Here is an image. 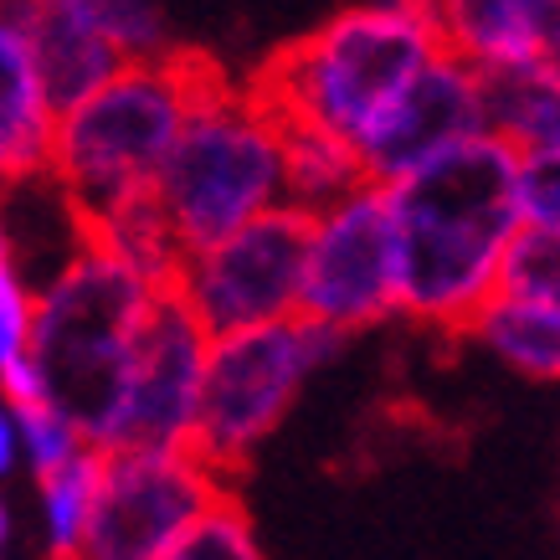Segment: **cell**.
I'll return each mask as SVG.
<instances>
[{"label":"cell","instance_id":"obj_1","mask_svg":"<svg viewBox=\"0 0 560 560\" xmlns=\"http://www.w3.org/2000/svg\"><path fill=\"white\" fill-rule=\"evenodd\" d=\"M520 154L499 135L463 144L432 171L390 190L401 232V314L432 329H474L499 299L514 237L525 232L514 201Z\"/></svg>","mask_w":560,"mask_h":560},{"label":"cell","instance_id":"obj_2","mask_svg":"<svg viewBox=\"0 0 560 560\" xmlns=\"http://www.w3.org/2000/svg\"><path fill=\"white\" fill-rule=\"evenodd\" d=\"M442 57V36L422 0H371L293 42L253 78V93L278 119H304L360 139Z\"/></svg>","mask_w":560,"mask_h":560},{"label":"cell","instance_id":"obj_3","mask_svg":"<svg viewBox=\"0 0 560 560\" xmlns=\"http://www.w3.org/2000/svg\"><path fill=\"white\" fill-rule=\"evenodd\" d=\"M217 72V62L196 51L129 62L114 83H103L93 98L57 119L51 180L62 186L78 226H93L139 196H154L165 160L175 154L186 119Z\"/></svg>","mask_w":560,"mask_h":560},{"label":"cell","instance_id":"obj_4","mask_svg":"<svg viewBox=\"0 0 560 560\" xmlns=\"http://www.w3.org/2000/svg\"><path fill=\"white\" fill-rule=\"evenodd\" d=\"M154 201L175 226L186 257L289 206L283 124L253 93V83L232 88L226 72L206 83L186 135L160 171Z\"/></svg>","mask_w":560,"mask_h":560},{"label":"cell","instance_id":"obj_5","mask_svg":"<svg viewBox=\"0 0 560 560\" xmlns=\"http://www.w3.org/2000/svg\"><path fill=\"white\" fill-rule=\"evenodd\" d=\"M154 293L165 289H150L119 257H108L83 237L62 272L36 293L32 360L47 375L51 407H62L78 422L88 447H98L108 432L129 345L150 314Z\"/></svg>","mask_w":560,"mask_h":560},{"label":"cell","instance_id":"obj_6","mask_svg":"<svg viewBox=\"0 0 560 560\" xmlns=\"http://www.w3.org/2000/svg\"><path fill=\"white\" fill-rule=\"evenodd\" d=\"M345 335L314 319H283L268 329H242L211 340L201 390V427H196V458L232 478L272 438V427L289 417L299 390L324 360L340 355Z\"/></svg>","mask_w":560,"mask_h":560},{"label":"cell","instance_id":"obj_7","mask_svg":"<svg viewBox=\"0 0 560 560\" xmlns=\"http://www.w3.org/2000/svg\"><path fill=\"white\" fill-rule=\"evenodd\" d=\"M308 226L314 217L299 206H278L253 226H242L217 247L186 257L175 293L206 324L211 340L268 329V324L304 314V272H308Z\"/></svg>","mask_w":560,"mask_h":560},{"label":"cell","instance_id":"obj_8","mask_svg":"<svg viewBox=\"0 0 560 560\" xmlns=\"http://www.w3.org/2000/svg\"><path fill=\"white\" fill-rule=\"evenodd\" d=\"M211 335L175 289L154 293L150 314L129 345L119 401L108 417L98 453L150 447V453H190L201 427V390Z\"/></svg>","mask_w":560,"mask_h":560},{"label":"cell","instance_id":"obj_9","mask_svg":"<svg viewBox=\"0 0 560 560\" xmlns=\"http://www.w3.org/2000/svg\"><path fill=\"white\" fill-rule=\"evenodd\" d=\"M226 478L196 453L124 447L103 453L98 504L83 535V560H165L226 499Z\"/></svg>","mask_w":560,"mask_h":560},{"label":"cell","instance_id":"obj_10","mask_svg":"<svg viewBox=\"0 0 560 560\" xmlns=\"http://www.w3.org/2000/svg\"><path fill=\"white\" fill-rule=\"evenodd\" d=\"M390 314H401V232L390 190L365 180L345 201L314 211L304 319L350 335Z\"/></svg>","mask_w":560,"mask_h":560},{"label":"cell","instance_id":"obj_11","mask_svg":"<svg viewBox=\"0 0 560 560\" xmlns=\"http://www.w3.org/2000/svg\"><path fill=\"white\" fill-rule=\"evenodd\" d=\"M489 135V83L463 57L442 51L438 62L375 119L360 139V165L375 186H401L411 175L432 171L438 160Z\"/></svg>","mask_w":560,"mask_h":560},{"label":"cell","instance_id":"obj_12","mask_svg":"<svg viewBox=\"0 0 560 560\" xmlns=\"http://www.w3.org/2000/svg\"><path fill=\"white\" fill-rule=\"evenodd\" d=\"M442 51L483 78L550 72L560 78V0H422Z\"/></svg>","mask_w":560,"mask_h":560},{"label":"cell","instance_id":"obj_13","mask_svg":"<svg viewBox=\"0 0 560 560\" xmlns=\"http://www.w3.org/2000/svg\"><path fill=\"white\" fill-rule=\"evenodd\" d=\"M51 144H57V108L36 72L26 32L0 5V196L36 175H51Z\"/></svg>","mask_w":560,"mask_h":560},{"label":"cell","instance_id":"obj_14","mask_svg":"<svg viewBox=\"0 0 560 560\" xmlns=\"http://www.w3.org/2000/svg\"><path fill=\"white\" fill-rule=\"evenodd\" d=\"M283 124V175H289V206L299 211H324V206L345 201L360 190L371 175L360 165V150L350 139L314 129L304 119H278Z\"/></svg>","mask_w":560,"mask_h":560},{"label":"cell","instance_id":"obj_15","mask_svg":"<svg viewBox=\"0 0 560 560\" xmlns=\"http://www.w3.org/2000/svg\"><path fill=\"white\" fill-rule=\"evenodd\" d=\"M78 232L108 257H119L129 272H139L150 289H175V278L186 268V247H180L175 226L165 221L154 196H139V201L119 206V211H108L103 221L78 226Z\"/></svg>","mask_w":560,"mask_h":560},{"label":"cell","instance_id":"obj_16","mask_svg":"<svg viewBox=\"0 0 560 560\" xmlns=\"http://www.w3.org/2000/svg\"><path fill=\"white\" fill-rule=\"evenodd\" d=\"M489 83V135L514 154H560V78L550 72H504Z\"/></svg>","mask_w":560,"mask_h":560},{"label":"cell","instance_id":"obj_17","mask_svg":"<svg viewBox=\"0 0 560 560\" xmlns=\"http://www.w3.org/2000/svg\"><path fill=\"white\" fill-rule=\"evenodd\" d=\"M474 335L510 371L535 375V381H560V314H550V308L520 304V299H493L478 314Z\"/></svg>","mask_w":560,"mask_h":560},{"label":"cell","instance_id":"obj_18","mask_svg":"<svg viewBox=\"0 0 560 560\" xmlns=\"http://www.w3.org/2000/svg\"><path fill=\"white\" fill-rule=\"evenodd\" d=\"M98 483H103V453L83 447L68 468L42 478V514H47V540L51 556H78L98 504Z\"/></svg>","mask_w":560,"mask_h":560},{"label":"cell","instance_id":"obj_19","mask_svg":"<svg viewBox=\"0 0 560 560\" xmlns=\"http://www.w3.org/2000/svg\"><path fill=\"white\" fill-rule=\"evenodd\" d=\"M499 299H520V304L550 308L560 314V232H520L499 278Z\"/></svg>","mask_w":560,"mask_h":560},{"label":"cell","instance_id":"obj_20","mask_svg":"<svg viewBox=\"0 0 560 560\" xmlns=\"http://www.w3.org/2000/svg\"><path fill=\"white\" fill-rule=\"evenodd\" d=\"M165 560H262V545H257V535H253L247 510L226 493L217 510L206 514L201 525L190 529Z\"/></svg>","mask_w":560,"mask_h":560},{"label":"cell","instance_id":"obj_21","mask_svg":"<svg viewBox=\"0 0 560 560\" xmlns=\"http://www.w3.org/2000/svg\"><path fill=\"white\" fill-rule=\"evenodd\" d=\"M98 5V21L108 42L124 51V62H160V57H171L180 51L165 32V16L154 11L150 0H93Z\"/></svg>","mask_w":560,"mask_h":560},{"label":"cell","instance_id":"obj_22","mask_svg":"<svg viewBox=\"0 0 560 560\" xmlns=\"http://www.w3.org/2000/svg\"><path fill=\"white\" fill-rule=\"evenodd\" d=\"M16 427H21V447H26V458H32L36 478L57 474V468H68L78 453L88 447V438L78 432L62 407H32V411H16Z\"/></svg>","mask_w":560,"mask_h":560},{"label":"cell","instance_id":"obj_23","mask_svg":"<svg viewBox=\"0 0 560 560\" xmlns=\"http://www.w3.org/2000/svg\"><path fill=\"white\" fill-rule=\"evenodd\" d=\"M514 201L529 232H560V154H520Z\"/></svg>","mask_w":560,"mask_h":560},{"label":"cell","instance_id":"obj_24","mask_svg":"<svg viewBox=\"0 0 560 560\" xmlns=\"http://www.w3.org/2000/svg\"><path fill=\"white\" fill-rule=\"evenodd\" d=\"M32 329H36V293L11 268H0V371L11 360L32 355Z\"/></svg>","mask_w":560,"mask_h":560},{"label":"cell","instance_id":"obj_25","mask_svg":"<svg viewBox=\"0 0 560 560\" xmlns=\"http://www.w3.org/2000/svg\"><path fill=\"white\" fill-rule=\"evenodd\" d=\"M0 396H5V407L11 411L51 407V386H47V375H42V365H36L32 355L11 360V365L0 371Z\"/></svg>","mask_w":560,"mask_h":560},{"label":"cell","instance_id":"obj_26","mask_svg":"<svg viewBox=\"0 0 560 560\" xmlns=\"http://www.w3.org/2000/svg\"><path fill=\"white\" fill-rule=\"evenodd\" d=\"M16 453H21V427H16V411L0 407V474L16 468Z\"/></svg>","mask_w":560,"mask_h":560},{"label":"cell","instance_id":"obj_27","mask_svg":"<svg viewBox=\"0 0 560 560\" xmlns=\"http://www.w3.org/2000/svg\"><path fill=\"white\" fill-rule=\"evenodd\" d=\"M0 268H11V242H5V232H0Z\"/></svg>","mask_w":560,"mask_h":560},{"label":"cell","instance_id":"obj_28","mask_svg":"<svg viewBox=\"0 0 560 560\" xmlns=\"http://www.w3.org/2000/svg\"><path fill=\"white\" fill-rule=\"evenodd\" d=\"M5 529H11V520H5V504H0V545H5Z\"/></svg>","mask_w":560,"mask_h":560},{"label":"cell","instance_id":"obj_29","mask_svg":"<svg viewBox=\"0 0 560 560\" xmlns=\"http://www.w3.org/2000/svg\"><path fill=\"white\" fill-rule=\"evenodd\" d=\"M51 560H83V556H51Z\"/></svg>","mask_w":560,"mask_h":560}]
</instances>
